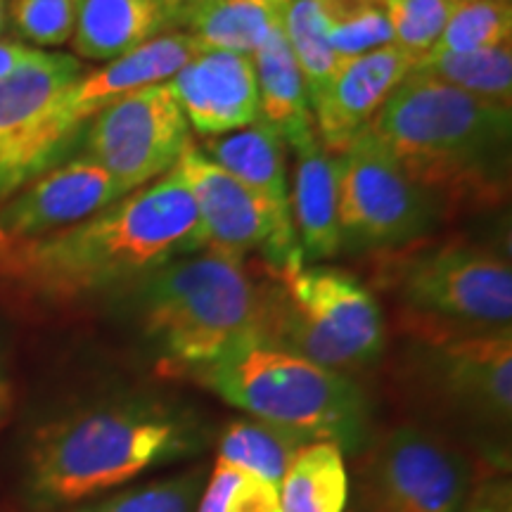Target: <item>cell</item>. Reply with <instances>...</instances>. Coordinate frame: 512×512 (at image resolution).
<instances>
[{
    "mask_svg": "<svg viewBox=\"0 0 512 512\" xmlns=\"http://www.w3.org/2000/svg\"><path fill=\"white\" fill-rule=\"evenodd\" d=\"M202 252L195 202L176 169L48 238L0 252V294L64 306Z\"/></svg>",
    "mask_w": 512,
    "mask_h": 512,
    "instance_id": "obj_1",
    "label": "cell"
},
{
    "mask_svg": "<svg viewBox=\"0 0 512 512\" xmlns=\"http://www.w3.org/2000/svg\"><path fill=\"white\" fill-rule=\"evenodd\" d=\"M370 131L437 202L501 200L508 185L512 105L408 72Z\"/></svg>",
    "mask_w": 512,
    "mask_h": 512,
    "instance_id": "obj_2",
    "label": "cell"
},
{
    "mask_svg": "<svg viewBox=\"0 0 512 512\" xmlns=\"http://www.w3.org/2000/svg\"><path fill=\"white\" fill-rule=\"evenodd\" d=\"M204 444L197 418L157 399H124L72 413L36 432L29 486L38 501L72 505L117 489Z\"/></svg>",
    "mask_w": 512,
    "mask_h": 512,
    "instance_id": "obj_3",
    "label": "cell"
},
{
    "mask_svg": "<svg viewBox=\"0 0 512 512\" xmlns=\"http://www.w3.org/2000/svg\"><path fill=\"white\" fill-rule=\"evenodd\" d=\"M230 406L309 441H332L349 453L366 446L370 406L349 375L249 335L192 373Z\"/></svg>",
    "mask_w": 512,
    "mask_h": 512,
    "instance_id": "obj_4",
    "label": "cell"
},
{
    "mask_svg": "<svg viewBox=\"0 0 512 512\" xmlns=\"http://www.w3.org/2000/svg\"><path fill=\"white\" fill-rule=\"evenodd\" d=\"M138 316L162 368L192 375L259 332L261 290L242 261L204 249L140 280Z\"/></svg>",
    "mask_w": 512,
    "mask_h": 512,
    "instance_id": "obj_5",
    "label": "cell"
},
{
    "mask_svg": "<svg viewBox=\"0 0 512 512\" xmlns=\"http://www.w3.org/2000/svg\"><path fill=\"white\" fill-rule=\"evenodd\" d=\"M259 337L347 375L382 356L387 328L373 292L356 275L309 266L297 252L271 268L261 290Z\"/></svg>",
    "mask_w": 512,
    "mask_h": 512,
    "instance_id": "obj_6",
    "label": "cell"
},
{
    "mask_svg": "<svg viewBox=\"0 0 512 512\" xmlns=\"http://www.w3.org/2000/svg\"><path fill=\"white\" fill-rule=\"evenodd\" d=\"M413 337L486 335L510 330L512 268L479 245L420 249L387 268Z\"/></svg>",
    "mask_w": 512,
    "mask_h": 512,
    "instance_id": "obj_7",
    "label": "cell"
},
{
    "mask_svg": "<svg viewBox=\"0 0 512 512\" xmlns=\"http://www.w3.org/2000/svg\"><path fill=\"white\" fill-rule=\"evenodd\" d=\"M335 159L342 249H401L430 233L439 202L403 174L392 152L363 131Z\"/></svg>",
    "mask_w": 512,
    "mask_h": 512,
    "instance_id": "obj_8",
    "label": "cell"
},
{
    "mask_svg": "<svg viewBox=\"0 0 512 512\" xmlns=\"http://www.w3.org/2000/svg\"><path fill=\"white\" fill-rule=\"evenodd\" d=\"M81 74L76 57L36 50L0 81V202L41 176L76 138L64 98Z\"/></svg>",
    "mask_w": 512,
    "mask_h": 512,
    "instance_id": "obj_9",
    "label": "cell"
},
{
    "mask_svg": "<svg viewBox=\"0 0 512 512\" xmlns=\"http://www.w3.org/2000/svg\"><path fill=\"white\" fill-rule=\"evenodd\" d=\"M472 465L444 434L406 422L377 441L361 475L363 512H463Z\"/></svg>",
    "mask_w": 512,
    "mask_h": 512,
    "instance_id": "obj_10",
    "label": "cell"
},
{
    "mask_svg": "<svg viewBox=\"0 0 512 512\" xmlns=\"http://www.w3.org/2000/svg\"><path fill=\"white\" fill-rule=\"evenodd\" d=\"M190 143L188 121L164 81L128 93L95 114L83 136V157L128 195L169 174Z\"/></svg>",
    "mask_w": 512,
    "mask_h": 512,
    "instance_id": "obj_11",
    "label": "cell"
},
{
    "mask_svg": "<svg viewBox=\"0 0 512 512\" xmlns=\"http://www.w3.org/2000/svg\"><path fill=\"white\" fill-rule=\"evenodd\" d=\"M413 373L427 396L484 432H505L512 418V335L415 337Z\"/></svg>",
    "mask_w": 512,
    "mask_h": 512,
    "instance_id": "obj_12",
    "label": "cell"
},
{
    "mask_svg": "<svg viewBox=\"0 0 512 512\" xmlns=\"http://www.w3.org/2000/svg\"><path fill=\"white\" fill-rule=\"evenodd\" d=\"M174 169L195 202L202 252L207 249L242 261V256L259 249L268 256L271 268L283 266L292 254L302 252L294 240L292 219L211 162L195 143L185 147Z\"/></svg>",
    "mask_w": 512,
    "mask_h": 512,
    "instance_id": "obj_13",
    "label": "cell"
},
{
    "mask_svg": "<svg viewBox=\"0 0 512 512\" xmlns=\"http://www.w3.org/2000/svg\"><path fill=\"white\" fill-rule=\"evenodd\" d=\"M119 197L117 183L86 157L43 171L0 202V252L74 226Z\"/></svg>",
    "mask_w": 512,
    "mask_h": 512,
    "instance_id": "obj_14",
    "label": "cell"
},
{
    "mask_svg": "<svg viewBox=\"0 0 512 512\" xmlns=\"http://www.w3.org/2000/svg\"><path fill=\"white\" fill-rule=\"evenodd\" d=\"M413 64L396 46L339 60L335 74L311 102L316 136L330 157H337L368 131L375 114L406 79Z\"/></svg>",
    "mask_w": 512,
    "mask_h": 512,
    "instance_id": "obj_15",
    "label": "cell"
},
{
    "mask_svg": "<svg viewBox=\"0 0 512 512\" xmlns=\"http://www.w3.org/2000/svg\"><path fill=\"white\" fill-rule=\"evenodd\" d=\"M185 121L204 138L226 136L259 121L252 55L204 50L169 79Z\"/></svg>",
    "mask_w": 512,
    "mask_h": 512,
    "instance_id": "obj_16",
    "label": "cell"
},
{
    "mask_svg": "<svg viewBox=\"0 0 512 512\" xmlns=\"http://www.w3.org/2000/svg\"><path fill=\"white\" fill-rule=\"evenodd\" d=\"M200 53L202 50L197 48L195 38L190 34L166 31L131 53L110 60L105 67L83 72L64 98V117L74 131H79L95 114H100L124 95L169 81Z\"/></svg>",
    "mask_w": 512,
    "mask_h": 512,
    "instance_id": "obj_17",
    "label": "cell"
},
{
    "mask_svg": "<svg viewBox=\"0 0 512 512\" xmlns=\"http://www.w3.org/2000/svg\"><path fill=\"white\" fill-rule=\"evenodd\" d=\"M297 155L290 211L304 259H332L342 252L337 223L335 159L323 150L316 133L292 147Z\"/></svg>",
    "mask_w": 512,
    "mask_h": 512,
    "instance_id": "obj_18",
    "label": "cell"
},
{
    "mask_svg": "<svg viewBox=\"0 0 512 512\" xmlns=\"http://www.w3.org/2000/svg\"><path fill=\"white\" fill-rule=\"evenodd\" d=\"M259 86V121L294 147L316 133L306 83L283 27L273 29L252 53Z\"/></svg>",
    "mask_w": 512,
    "mask_h": 512,
    "instance_id": "obj_19",
    "label": "cell"
},
{
    "mask_svg": "<svg viewBox=\"0 0 512 512\" xmlns=\"http://www.w3.org/2000/svg\"><path fill=\"white\" fill-rule=\"evenodd\" d=\"M174 31L159 0H81L72 36L79 57L110 62Z\"/></svg>",
    "mask_w": 512,
    "mask_h": 512,
    "instance_id": "obj_20",
    "label": "cell"
},
{
    "mask_svg": "<svg viewBox=\"0 0 512 512\" xmlns=\"http://www.w3.org/2000/svg\"><path fill=\"white\" fill-rule=\"evenodd\" d=\"M200 150L228 174L266 197L280 214L292 219L290 190H287L285 140L264 121L226 133L204 138Z\"/></svg>",
    "mask_w": 512,
    "mask_h": 512,
    "instance_id": "obj_21",
    "label": "cell"
},
{
    "mask_svg": "<svg viewBox=\"0 0 512 512\" xmlns=\"http://www.w3.org/2000/svg\"><path fill=\"white\" fill-rule=\"evenodd\" d=\"M280 512H344L349 503V472L342 448L311 441L278 484Z\"/></svg>",
    "mask_w": 512,
    "mask_h": 512,
    "instance_id": "obj_22",
    "label": "cell"
},
{
    "mask_svg": "<svg viewBox=\"0 0 512 512\" xmlns=\"http://www.w3.org/2000/svg\"><path fill=\"white\" fill-rule=\"evenodd\" d=\"M283 5L271 0H209L190 19L185 34L197 48L252 55L273 29L283 27Z\"/></svg>",
    "mask_w": 512,
    "mask_h": 512,
    "instance_id": "obj_23",
    "label": "cell"
},
{
    "mask_svg": "<svg viewBox=\"0 0 512 512\" xmlns=\"http://www.w3.org/2000/svg\"><path fill=\"white\" fill-rule=\"evenodd\" d=\"M306 444L311 441L302 434L271 425L266 420H233L221 432L216 460L238 467L247 475L280 484L287 467Z\"/></svg>",
    "mask_w": 512,
    "mask_h": 512,
    "instance_id": "obj_24",
    "label": "cell"
},
{
    "mask_svg": "<svg viewBox=\"0 0 512 512\" xmlns=\"http://www.w3.org/2000/svg\"><path fill=\"white\" fill-rule=\"evenodd\" d=\"M411 72L477 95L512 105V50L510 46L472 50V53H430L413 64Z\"/></svg>",
    "mask_w": 512,
    "mask_h": 512,
    "instance_id": "obj_25",
    "label": "cell"
},
{
    "mask_svg": "<svg viewBox=\"0 0 512 512\" xmlns=\"http://www.w3.org/2000/svg\"><path fill=\"white\" fill-rule=\"evenodd\" d=\"M283 31L302 69L309 102H313L339 64V57L330 46L320 0H290L283 12Z\"/></svg>",
    "mask_w": 512,
    "mask_h": 512,
    "instance_id": "obj_26",
    "label": "cell"
},
{
    "mask_svg": "<svg viewBox=\"0 0 512 512\" xmlns=\"http://www.w3.org/2000/svg\"><path fill=\"white\" fill-rule=\"evenodd\" d=\"M510 0H458L432 53H472L510 46Z\"/></svg>",
    "mask_w": 512,
    "mask_h": 512,
    "instance_id": "obj_27",
    "label": "cell"
},
{
    "mask_svg": "<svg viewBox=\"0 0 512 512\" xmlns=\"http://www.w3.org/2000/svg\"><path fill=\"white\" fill-rule=\"evenodd\" d=\"M320 5L330 46L339 60L392 46V27L384 5L373 0H320Z\"/></svg>",
    "mask_w": 512,
    "mask_h": 512,
    "instance_id": "obj_28",
    "label": "cell"
},
{
    "mask_svg": "<svg viewBox=\"0 0 512 512\" xmlns=\"http://www.w3.org/2000/svg\"><path fill=\"white\" fill-rule=\"evenodd\" d=\"M204 489V470L192 467L183 475L119 491L74 512H195L197 498Z\"/></svg>",
    "mask_w": 512,
    "mask_h": 512,
    "instance_id": "obj_29",
    "label": "cell"
},
{
    "mask_svg": "<svg viewBox=\"0 0 512 512\" xmlns=\"http://www.w3.org/2000/svg\"><path fill=\"white\" fill-rule=\"evenodd\" d=\"M458 0H389L384 3L392 46L413 62L432 53Z\"/></svg>",
    "mask_w": 512,
    "mask_h": 512,
    "instance_id": "obj_30",
    "label": "cell"
},
{
    "mask_svg": "<svg viewBox=\"0 0 512 512\" xmlns=\"http://www.w3.org/2000/svg\"><path fill=\"white\" fill-rule=\"evenodd\" d=\"M81 0H8L15 34L36 48H57L72 41Z\"/></svg>",
    "mask_w": 512,
    "mask_h": 512,
    "instance_id": "obj_31",
    "label": "cell"
},
{
    "mask_svg": "<svg viewBox=\"0 0 512 512\" xmlns=\"http://www.w3.org/2000/svg\"><path fill=\"white\" fill-rule=\"evenodd\" d=\"M226 512H280L278 484L242 472L228 498Z\"/></svg>",
    "mask_w": 512,
    "mask_h": 512,
    "instance_id": "obj_32",
    "label": "cell"
},
{
    "mask_svg": "<svg viewBox=\"0 0 512 512\" xmlns=\"http://www.w3.org/2000/svg\"><path fill=\"white\" fill-rule=\"evenodd\" d=\"M240 475L242 472L238 467L216 460L214 470H211L207 484H204L202 494L197 498L195 512H226L228 498L233 494Z\"/></svg>",
    "mask_w": 512,
    "mask_h": 512,
    "instance_id": "obj_33",
    "label": "cell"
},
{
    "mask_svg": "<svg viewBox=\"0 0 512 512\" xmlns=\"http://www.w3.org/2000/svg\"><path fill=\"white\" fill-rule=\"evenodd\" d=\"M38 48H31L22 41H3L0 38V81L15 74L24 62H29L36 55Z\"/></svg>",
    "mask_w": 512,
    "mask_h": 512,
    "instance_id": "obj_34",
    "label": "cell"
},
{
    "mask_svg": "<svg viewBox=\"0 0 512 512\" xmlns=\"http://www.w3.org/2000/svg\"><path fill=\"white\" fill-rule=\"evenodd\" d=\"M159 3H162L166 17H169L171 29L181 31L188 27L190 19L202 10L209 0H159Z\"/></svg>",
    "mask_w": 512,
    "mask_h": 512,
    "instance_id": "obj_35",
    "label": "cell"
},
{
    "mask_svg": "<svg viewBox=\"0 0 512 512\" xmlns=\"http://www.w3.org/2000/svg\"><path fill=\"white\" fill-rule=\"evenodd\" d=\"M467 512H510V505L508 498H505L501 491H496V494L479 496Z\"/></svg>",
    "mask_w": 512,
    "mask_h": 512,
    "instance_id": "obj_36",
    "label": "cell"
},
{
    "mask_svg": "<svg viewBox=\"0 0 512 512\" xmlns=\"http://www.w3.org/2000/svg\"><path fill=\"white\" fill-rule=\"evenodd\" d=\"M5 24H8V0H0V34H3Z\"/></svg>",
    "mask_w": 512,
    "mask_h": 512,
    "instance_id": "obj_37",
    "label": "cell"
},
{
    "mask_svg": "<svg viewBox=\"0 0 512 512\" xmlns=\"http://www.w3.org/2000/svg\"><path fill=\"white\" fill-rule=\"evenodd\" d=\"M373 3H377V5H384V3H389V0H373Z\"/></svg>",
    "mask_w": 512,
    "mask_h": 512,
    "instance_id": "obj_38",
    "label": "cell"
}]
</instances>
